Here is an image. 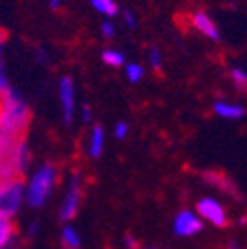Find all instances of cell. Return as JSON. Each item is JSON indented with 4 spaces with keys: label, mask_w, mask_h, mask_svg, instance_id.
Returning <instances> with one entry per match:
<instances>
[{
    "label": "cell",
    "mask_w": 247,
    "mask_h": 249,
    "mask_svg": "<svg viewBox=\"0 0 247 249\" xmlns=\"http://www.w3.org/2000/svg\"><path fill=\"white\" fill-rule=\"evenodd\" d=\"M30 121H32V111L18 89L10 87L4 95H0V129L14 137H24Z\"/></svg>",
    "instance_id": "6da1fadb"
},
{
    "label": "cell",
    "mask_w": 247,
    "mask_h": 249,
    "mask_svg": "<svg viewBox=\"0 0 247 249\" xmlns=\"http://www.w3.org/2000/svg\"><path fill=\"white\" fill-rule=\"evenodd\" d=\"M59 178V170L55 164H42L34 174H30L28 182H24V204L30 208H42L50 200Z\"/></svg>",
    "instance_id": "7a4b0ae2"
},
{
    "label": "cell",
    "mask_w": 247,
    "mask_h": 249,
    "mask_svg": "<svg viewBox=\"0 0 247 249\" xmlns=\"http://www.w3.org/2000/svg\"><path fill=\"white\" fill-rule=\"evenodd\" d=\"M32 162V150L26 141V137H18L14 144L4 152L2 166H0V178H10V176H24L30 170Z\"/></svg>",
    "instance_id": "3957f363"
},
{
    "label": "cell",
    "mask_w": 247,
    "mask_h": 249,
    "mask_svg": "<svg viewBox=\"0 0 247 249\" xmlns=\"http://www.w3.org/2000/svg\"><path fill=\"white\" fill-rule=\"evenodd\" d=\"M24 206V180L20 176L0 178V215L14 220Z\"/></svg>",
    "instance_id": "277c9868"
},
{
    "label": "cell",
    "mask_w": 247,
    "mask_h": 249,
    "mask_svg": "<svg viewBox=\"0 0 247 249\" xmlns=\"http://www.w3.org/2000/svg\"><path fill=\"white\" fill-rule=\"evenodd\" d=\"M81 200H83L81 176H79V172H73L71 178H70V184H68V192H66L64 200H61V206H59V220L61 222H71L79 212Z\"/></svg>",
    "instance_id": "5b68a950"
},
{
    "label": "cell",
    "mask_w": 247,
    "mask_h": 249,
    "mask_svg": "<svg viewBox=\"0 0 247 249\" xmlns=\"http://www.w3.org/2000/svg\"><path fill=\"white\" fill-rule=\"evenodd\" d=\"M200 217H202V222H208L212 224L213 228H226L228 222H229V217H228V212H226V206L220 202V200H215L212 196H204L196 202V210H194Z\"/></svg>",
    "instance_id": "8992f818"
},
{
    "label": "cell",
    "mask_w": 247,
    "mask_h": 249,
    "mask_svg": "<svg viewBox=\"0 0 247 249\" xmlns=\"http://www.w3.org/2000/svg\"><path fill=\"white\" fill-rule=\"evenodd\" d=\"M57 95H59V105H61V119H64L66 124H71L73 117H75V83H73V77H70V75L59 77Z\"/></svg>",
    "instance_id": "52a82bcc"
},
{
    "label": "cell",
    "mask_w": 247,
    "mask_h": 249,
    "mask_svg": "<svg viewBox=\"0 0 247 249\" xmlns=\"http://www.w3.org/2000/svg\"><path fill=\"white\" fill-rule=\"evenodd\" d=\"M204 230V222L202 217L194 212V210H180L174 215L172 222V231L178 237H194Z\"/></svg>",
    "instance_id": "ba28073f"
},
{
    "label": "cell",
    "mask_w": 247,
    "mask_h": 249,
    "mask_svg": "<svg viewBox=\"0 0 247 249\" xmlns=\"http://www.w3.org/2000/svg\"><path fill=\"white\" fill-rule=\"evenodd\" d=\"M190 24H192V28L196 30V32H200L208 40H213V42L222 40V32H220L218 24L212 20V16L206 10H194L190 14Z\"/></svg>",
    "instance_id": "9c48e42d"
},
{
    "label": "cell",
    "mask_w": 247,
    "mask_h": 249,
    "mask_svg": "<svg viewBox=\"0 0 247 249\" xmlns=\"http://www.w3.org/2000/svg\"><path fill=\"white\" fill-rule=\"evenodd\" d=\"M202 180H204L206 184L213 186V188H218V190H222V192L233 196V198H239V188H237L235 182H233L228 174L208 170V172H202Z\"/></svg>",
    "instance_id": "30bf717a"
},
{
    "label": "cell",
    "mask_w": 247,
    "mask_h": 249,
    "mask_svg": "<svg viewBox=\"0 0 247 249\" xmlns=\"http://www.w3.org/2000/svg\"><path fill=\"white\" fill-rule=\"evenodd\" d=\"M213 113L222 117V119H228V121H237V119H243L245 115V109L243 105L239 103H233V101H226V99H218L213 103Z\"/></svg>",
    "instance_id": "8fae6325"
},
{
    "label": "cell",
    "mask_w": 247,
    "mask_h": 249,
    "mask_svg": "<svg viewBox=\"0 0 247 249\" xmlns=\"http://www.w3.org/2000/svg\"><path fill=\"white\" fill-rule=\"evenodd\" d=\"M103 148H105V131L101 124H95L93 129H91V135H89V142H87V154L89 159H101L103 154Z\"/></svg>",
    "instance_id": "7c38bea8"
},
{
    "label": "cell",
    "mask_w": 247,
    "mask_h": 249,
    "mask_svg": "<svg viewBox=\"0 0 247 249\" xmlns=\"http://www.w3.org/2000/svg\"><path fill=\"white\" fill-rule=\"evenodd\" d=\"M18 241V231L10 217L0 215V249H12Z\"/></svg>",
    "instance_id": "4fadbf2b"
},
{
    "label": "cell",
    "mask_w": 247,
    "mask_h": 249,
    "mask_svg": "<svg viewBox=\"0 0 247 249\" xmlns=\"http://www.w3.org/2000/svg\"><path fill=\"white\" fill-rule=\"evenodd\" d=\"M61 243H64L66 249H81V235H79V231L73 226L66 224L64 228H61Z\"/></svg>",
    "instance_id": "5bb4252c"
},
{
    "label": "cell",
    "mask_w": 247,
    "mask_h": 249,
    "mask_svg": "<svg viewBox=\"0 0 247 249\" xmlns=\"http://www.w3.org/2000/svg\"><path fill=\"white\" fill-rule=\"evenodd\" d=\"M89 4L93 6L99 14L107 16V18H113L119 14V4L117 0H89Z\"/></svg>",
    "instance_id": "9a60e30c"
},
{
    "label": "cell",
    "mask_w": 247,
    "mask_h": 249,
    "mask_svg": "<svg viewBox=\"0 0 247 249\" xmlns=\"http://www.w3.org/2000/svg\"><path fill=\"white\" fill-rule=\"evenodd\" d=\"M101 59H103V64L109 66V68H123L125 66V53L115 50V48H107L101 53Z\"/></svg>",
    "instance_id": "2e32d148"
},
{
    "label": "cell",
    "mask_w": 247,
    "mask_h": 249,
    "mask_svg": "<svg viewBox=\"0 0 247 249\" xmlns=\"http://www.w3.org/2000/svg\"><path fill=\"white\" fill-rule=\"evenodd\" d=\"M123 68H125V77H127L129 83L142 81V77H144V66L137 64V61H131V64H125Z\"/></svg>",
    "instance_id": "e0dca14e"
},
{
    "label": "cell",
    "mask_w": 247,
    "mask_h": 249,
    "mask_svg": "<svg viewBox=\"0 0 247 249\" xmlns=\"http://www.w3.org/2000/svg\"><path fill=\"white\" fill-rule=\"evenodd\" d=\"M229 79L239 91H245V87H247V71H245L243 66H233L229 70Z\"/></svg>",
    "instance_id": "ac0fdd59"
},
{
    "label": "cell",
    "mask_w": 247,
    "mask_h": 249,
    "mask_svg": "<svg viewBox=\"0 0 247 249\" xmlns=\"http://www.w3.org/2000/svg\"><path fill=\"white\" fill-rule=\"evenodd\" d=\"M148 64L154 71H160L162 70V52L159 46H150L148 48Z\"/></svg>",
    "instance_id": "d6986e66"
},
{
    "label": "cell",
    "mask_w": 247,
    "mask_h": 249,
    "mask_svg": "<svg viewBox=\"0 0 247 249\" xmlns=\"http://www.w3.org/2000/svg\"><path fill=\"white\" fill-rule=\"evenodd\" d=\"M101 34H103V38H105V40L115 38V34H117V28H115L113 18H105V20L101 22Z\"/></svg>",
    "instance_id": "ffe728a7"
},
{
    "label": "cell",
    "mask_w": 247,
    "mask_h": 249,
    "mask_svg": "<svg viewBox=\"0 0 247 249\" xmlns=\"http://www.w3.org/2000/svg\"><path fill=\"white\" fill-rule=\"evenodd\" d=\"M113 135H115L117 141H125L127 135H129V123L127 121H119L115 124V129H113Z\"/></svg>",
    "instance_id": "44dd1931"
},
{
    "label": "cell",
    "mask_w": 247,
    "mask_h": 249,
    "mask_svg": "<svg viewBox=\"0 0 247 249\" xmlns=\"http://www.w3.org/2000/svg\"><path fill=\"white\" fill-rule=\"evenodd\" d=\"M10 87H12V85H10V81H8L6 68H4L2 61H0V95H4V93H6Z\"/></svg>",
    "instance_id": "7402d4cb"
},
{
    "label": "cell",
    "mask_w": 247,
    "mask_h": 249,
    "mask_svg": "<svg viewBox=\"0 0 247 249\" xmlns=\"http://www.w3.org/2000/svg\"><path fill=\"white\" fill-rule=\"evenodd\" d=\"M79 117H81V123H85V124H89L91 121H93V111H91V107H89L87 103H85V105H81Z\"/></svg>",
    "instance_id": "603a6c76"
},
{
    "label": "cell",
    "mask_w": 247,
    "mask_h": 249,
    "mask_svg": "<svg viewBox=\"0 0 247 249\" xmlns=\"http://www.w3.org/2000/svg\"><path fill=\"white\" fill-rule=\"evenodd\" d=\"M123 20H125V26H127V28H131V30H133V28H137V22H139V20H137V16H135V12H131V10H127L125 14H123Z\"/></svg>",
    "instance_id": "cb8c5ba5"
},
{
    "label": "cell",
    "mask_w": 247,
    "mask_h": 249,
    "mask_svg": "<svg viewBox=\"0 0 247 249\" xmlns=\"http://www.w3.org/2000/svg\"><path fill=\"white\" fill-rule=\"evenodd\" d=\"M36 59H38V64H48V61H50V53L46 52V48H38Z\"/></svg>",
    "instance_id": "d4e9b609"
},
{
    "label": "cell",
    "mask_w": 247,
    "mask_h": 249,
    "mask_svg": "<svg viewBox=\"0 0 247 249\" xmlns=\"http://www.w3.org/2000/svg\"><path fill=\"white\" fill-rule=\"evenodd\" d=\"M38 231H40V224H38V222H32V224L28 226V231H26V235H28L30 239H32V237H36V235H38Z\"/></svg>",
    "instance_id": "484cf974"
},
{
    "label": "cell",
    "mask_w": 247,
    "mask_h": 249,
    "mask_svg": "<svg viewBox=\"0 0 247 249\" xmlns=\"http://www.w3.org/2000/svg\"><path fill=\"white\" fill-rule=\"evenodd\" d=\"M125 245H127L129 249H141V245H139V241L135 239V235H127V237H125Z\"/></svg>",
    "instance_id": "4316f807"
},
{
    "label": "cell",
    "mask_w": 247,
    "mask_h": 249,
    "mask_svg": "<svg viewBox=\"0 0 247 249\" xmlns=\"http://www.w3.org/2000/svg\"><path fill=\"white\" fill-rule=\"evenodd\" d=\"M4 46H6V32L0 28V61H2V52H4Z\"/></svg>",
    "instance_id": "83f0119b"
},
{
    "label": "cell",
    "mask_w": 247,
    "mask_h": 249,
    "mask_svg": "<svg viewBox=\"0 0 247 249\" xmlns=\"http://www.w3.org/2000/svg\"><path fill=\"white\" fill-rule=\"evenodd\" d=\"M61 4H64V0H48V6H50L52 10H59Z\"/></svg>",
    "instance_id": "f1b7e54d"
},
{
    "label": "cell",
    "mask_w": 247,
    "mask_h": 249,
    "mask_svg": "<svg viewBox=\"0 0 247 249\" xmlns=\"http://www.w3.org/2000/svg\"><path fill=\"white\" fill-rule=\"evenodd\" d=\"M228 249H241V245H239L237 241H229V243H228Z\"/></svg>",
    "instance_id": "f546056e"
},
{
    "label": "cell",
    "mask_w": 247,
    "mask_h": 249,
    "mask_svg": "<svg viewBox=\"0 0 247 249\" xmlns=\"http://www.w3.org/2000/svg\"><path fill=\"white\" fill-rule=\"evenodd\" d=\"M2 159H4V152L0 150V166H2Z\"/></svg>",
    "instance_id": "4dcf8cb0"
},
{
    "label": "cell",
    "mask_w": 247,
    "mask_h": 249,
    "mask_svg": "<svg viewBox=\"0 0 247 249\" xmlns=\"http://www.w3.org/2000/svg\"><path fill=\"white\" fill-rule=\"evenodd\" d=\"M146 249H152V247H146Z\"/></svg>",
    "instance_id": "1f68e13d"
}]
</instances>
